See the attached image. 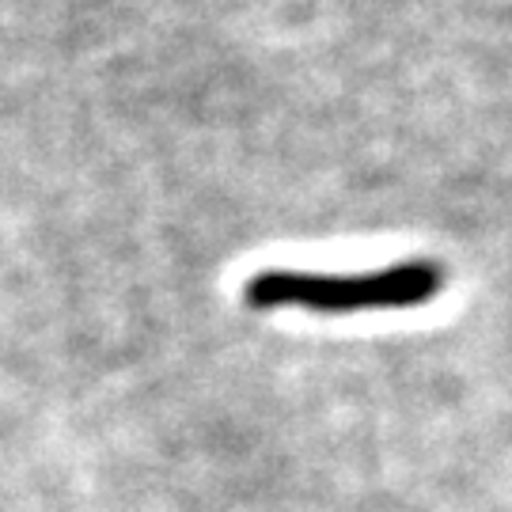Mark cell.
Wrapping results in <instances>:
<instances>
[{"label":"cell","instance_id":"obj_1","mask_svg":"<svg viewBox=\"0 0 512 512\" xmlns=\"http://www.w3.org/2000/svg\"><path fill=\"white\" fill-rule=\"evenodd\" d=\"M444 293V266L437 262H399L372 274H300V270H262L247 281V304L262 311L308 308L319 315L349 311L421 308Z\"/></svg>","mask_w":512,"mask_h":512}]
</instances>
